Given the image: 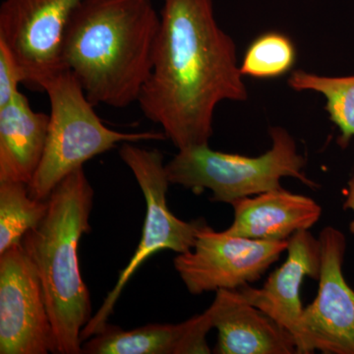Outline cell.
Listing matches in <instances>:
<instances>
[{
  "mask_svg": "<svg viewBox=\"0 0 354 354\" xmlns=\"http://www.w3.org/2000/svg\"><path fill=\"white\" fill-rule=\"evenodd\" d=\"M248 92L234 39L214 13V0H164L152 73L138 100L178 150L209 145L221 102Z\"/></svg>",
  "mask_w": 354,
  "mask_h": 354,
  "instance_id": "6da1fadb",
  "label": "cell"
},
{
  "mask_svg": "<svg viewBox=\"0 0 354 354\" xmlns=\"http://www.w3.org/2000/svg\"><path fill=\"white\" fill-rule=\"evenodd\" d=\"M160 14L152 0H83L62 44V64L94 106L138 102L152 73Z\"/></svg>",
  "mask_w": 354,
  "mask_h": 354,
  "instance_id": "7a4b0ae2",
  "label": "cell"
},
{
  "mask_svg": "<svg viewBox=\"0 0 354 354\" xmlns=\"http://www.w3.org/2000/svg\"><path fill=\"white\" fill-rule=\"evenodd\" d=\"M94 189L83 167L65 177L48 198L41 223L23 237L36 267L55 337V353L81 354V333L92 318L90 291L81 276L78 244L91 232Z\"/></svg>",
  "mask_w": 354,
  "mask_h": 354,
  "instance_id": "3957f363",
  "label": "cell"
},
{
  "mask_svg": "<svg viewBox=\"0 0 354 354\" xmlns=\"http://www.w3.org/2000/svg\"><path fill=\"white\" fill-rule=\"evenodd\" d=\"M50 124L43 158L28 185L30 196L46 201L65 177L118 144L160 141L164 133L120 132L104 124L75 76L64 70L46 85Z\"/></svg>",
  "mask_w": 354,
  "mask_h": 354,
  "instance_id": "277c9868",
  "label": "cell"
},
{
  "mask_svg": "<svg viewBox=\"0 0 354 354\" xmlns=\"http://www.w3.org/2000/svg\"><path fill=\"white\" fill-rule=\"evenodd\" d=\"M270 136L271 149L258 157L218 152L209 145L178 150L165 165L167 178L171 184L196 193L211 190L212 201L228 204L279 189L283 177H292L309 187L318 188V184L305 174L306 160L298 152L295 140L288 130L272 127Z\"/></svg>",
  "mask_w": 354,
  "mask_h": 354,
  "instance_id": "5b68a950",
  "label": "cell"
},
{
  "mask_svg": "<svg viewBox=\"0 0 354 354\" xmlns=\"http://www.w3.org/2000/svg\"><path fill=\"white\" fill-rule=\"evenodd\" d=\"M118 153L134 174L145 198V221L136 251L127 267L120 272L118 281L104 298L101 308L84 328L81 333L82 342L104 329L125 286L145 261L162 250L178 254L188 252L195 245L200 228L206 223L203 220L187 223L171 213L167 203L171 183L165 171L164 156L160 151L147 150L133 145L131 142H125L121 144Z\"/></svg>",
  "mask_w": 354,
  "mask_h": 354,
  "instance_id": "8992f818",
  "label": "cell"
},
{
  "mask_svg": "<svg viewBox=\"0 0 354 354\" xmlns=\"http://www.w3.org/2000/svg\"><path fill=\"white\" fill-rule=\"evenodd\" d=\"M83 0H3L0 6V41L23 70L24 85L44 92L64 71L65 31Z\"/></svg>",
  "mask_w": 354,
  "mask_h": 354,
  "instance_id": "52a82bcc",
  "label": "cell"
},
{
  "mask_svg": "<svg viewBox=\"0 0 354 354\" xmlns=\"http://www.w3.org/2000/svg\"><path fill=\"white\" fill-rule=\"evenodd\" d=\"M288 241H263L215 232L205 223L190 251L178 254L174 268L191 295L235 290L262 278L286 249Z\"/></svg>",
  "mask_w": 354,
  "mask_h": 354,
  "instance_id": "ba28073f",
  "label": "cell"
},
{
  "mask_svg": "<svg viewBox=\"0 0 354 354\" xmlns=\"http://www.w3.org/2000/svg\"><path fill=\"white\" fill-rule=\"evenodd\" d=\"M55 353V337L36 267L22 243L0 254V353Z\"/></svg>",
  "mask_w": 354,
  "mask_h": 354,
  "instance_id": "9c48e42d",
  "label": "cell"
},
{
  "mask_svg": "<svg viewBox=\"0 0 354 354\" xmlns=\"http://www.w3.org/2000/svg\"><path fill=\"white\" fill-rule=\"evenodd\" d=\"M319 241V290L315 300L304 310L297 353L354 354V290L342 272L346 235L327 227Z\"/></svg>",
  "mask_w": 354,
  "mask_h": 354,
  "instance_id": "30bf717a",
  "label": "cell"
},
{
  "mask_svg": "<svg viewBox=\"0 0 354 354\" xmlns=\"http://www.w3.org/2000/svg\"><path fill=\"white\" fill-rule=\"evenodd\" d=\"M288 257L270 274L261 288L246 285L239 292L249 304L257 307L290 332L298 346L304 306L300 288L305 278H320L321 245L319 239L301 230L288 239Z\"/></svg>",
  "mask_w": 354,
  "mask_h": 354,
  "instance_id": "8fae6325",
  "label": "cell"
},
{
  "mask_svg": "<svg viewBox=\"0 0 354 354\" xmlns=\"http://www.w3.org/2000/svg\"><path fill=\"white\" fill-rule=\"evenodd\" d=\"M209 307L218 330L216 354H295V337L249 304L239 290H220ZM298 354V353H297Z\"/></svg>",
  "mask_w": 354,
  "mask_h": 354,
  "instance_id": "7c38bea8",
  "label": "cell"
},
{
  "mask_svg": "<svg viewBox=\"0 0 354 354\" xmlns=\"http://www.w3.org/2000/svg\"><path fill=\"white\" fill-rule=\"evenodd\" d=\"M209 308L185 322L150 324L125 330L106 324L82 342L84 354H208L207 334L213 329Z\"/></svg>",
  "mask_w": 354,
  "mask_h": 354,
  "instance_id": "4fadbf2b",
  "label": "cell"
},
{
  "mask_svg": "<svg viewBox=\"0 0 354 354\" xmlns=\"http://www.w3.org/2000/svg\"><path fill=\"white\" fill-rule=\"evenodd\" d=\"M234 218L228 234L263 241H288L308 230L321 218L322 208L312 198L279 189L232 203Z\"/></svg>",
  "mask_w": 354,
  "mask_h": 354,
  "instance_id": "5bb4252c",
  "label": "cell"
},
{
  "mask_svg": "<svg viewBox=\"0 0 354 354\" xmlns=\"http://www.w3.org/2000/svg\"><path fill=\"white\" fill-rule=\"evenodd\" d=\"M48 124L50 115L35 111L21 92L0 108V183L29 185L43 158Z\"/></svg>",
  "mask_w": 354,
  "mask_h": 354,
  "instance_id": "9a60e30c",
  "label": "cell"
},
{
  "mask_svg": "<svg viewBox=\"0 0 354 354\" xmlns=\"http://www.w3.org/2000/svg\"><path fill=\"white\" fill-rule=\"evenodd\" d=\"M288 86L295 91H313L323 95L330 120L339 128V144L342 148L354 138V75H318L295 70L288 78Z\"/></svg>",
  "mask_w": 354,
  "mask_h": 354,
  "instance_id": "2e32d148",
  "label": "cell"
},
{
  "mask_svg": "<svg viewBox=\"0 0 354 354\" xmlns=\"http://www.w3.org/2000/svg\"><path fill=\"white\" fill-rule=\"evenodd\" d=\"M48 211V200L30 196L28 184L0 183V254L22 243L28 232L38 227Z\"/></svg>",
  "mask_w": 354,
  "mask_h": 354,
  "instance_id": "e0dca14e",
  "label": "cell"
},
{
  "mask_svg": "<svg viewBox=\"0 0 354 354\" xmlns=\"http://www.w3.org/2000/svg\"><path fill=\"white\" fill-rule=\"evenodd\" d=\"M297 50L290 37L267 32L257 37L244 53L241 65L243 76L272 79L285 75L295 66Z\"/></svg>",
  "mask_w": 354,
  "mask_h": 354,
  "instance_id": "ac0fdd59",
  "label": "cell"
},
{
  "mask_svg": "<svg viewBox=\"0 0 354 354\" xmlns=\"http://www.w3.org/2000/svg\"><path fill=\"white\" fill-rule=\"evenodd\" d=\"M24 81V73L13 53L0 41V108L19 94V85Z\"/></svg>",
  "mask_w": 354,
  "mask_h": 354,
  "instance_id": "d6986e66",
  "label": "cell"
},
{
  "mask_svg": "<svg viewBox=\"0 0 354 354\" xmlns=\"http://www.w3.org/2000/svg\"><path fill=\"white\" fill-rule=\"evenodd\" d=\"M344 209H351L354 212V176L348 181V194H346V202L344 204ZM349 230L354 234V221L349 225Z\"/></svg>",
  "mask_w": 354,
  "mask_h": 354,
  "instance_id": "ffe728a7",
  "label": "cell"
}]
</instances>
